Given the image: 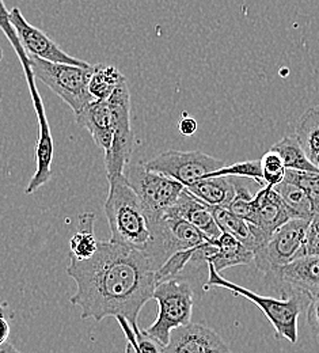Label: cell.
Masks as SVG:
<instances>
[{
	"mask_svg": "<svg viewBox=\"0 0 319 353\" xmlns=\"http://www.w3.org/2000/svg\"><path fill=\"white\" fill-rule=\"evenodd\" d=\"M156 269L140 252L112 241H98L92 259H70L67 273L76 284L71 303L82 310V319L101 322L107 316H123L132 327L138 326V314L156 287Z\"/></svg>",
	"mask_w": 319,
	"mask_h": 353,
	"instance_id": "6da1fadb",
	"label": "cell"
},
{
	"mask_svg": "<svg viewBox=\"0 0 319 353\" xmlns=\"http://www.w3.org/2000/svg\"><path fill=\"white\" fill-rule=\"evenodd\" d=\"M107 182L109 193L103 211L112 232L110 241L140 252L152 260L156 221L148 216L124 174L110 176Z\"/></svg>",
	"mask_w": 319,
	"mask_h": 353,
	"instance_id": "7a4b0ae2",
	"label": "cell"
},
{
	"mask_svg": "<svg viewBox=\"0 0 319 353\" xmlns=\"http://www.w3.org/2000/svg\"><path fill=\"white\" fill-rule=\"evenodd\" d=\"M208 268H209V276L207 283L204 284V291H208L209 288L216 287V288L228 290L234 295L247 299L265 314V316L274 326L277 337L285 339L291 344L298 343V339H299L298 319L302 310L306 309L309 303V299L303 294L296 291H289V292L281 294L282 295L281 299L263 296L250 291L249 288L231 283L219 272H216V269L212 265L208 264Z\"/></svg>",
	"mask_w": 319,
	"mask_h": 353,
	"instance_id": "3957f363",
	"label": "cell"
},
{
	"mask_svg": "<svg viewBox=\"0 0 319 353\" xmlns=\"http://www.w3.org/2000/svg\"><path fill=\"white\" fill-rule=\"evenodd\" d=\"M0 29L12 45L21 65L23 68V74L26 78V83L30 91V97L33 101V108L37 113L39 119V140H37V148H36V172L32 176L28 188H26V194H33L37 192L40 188L46 185L52 179V161H53V139H52V132L50 127L46 119L45 108L40 95V91L36 86V78L33 75L30 61H29V54L25 52L22 45L19 43L15 30L12 29L10 21H8V10L6 8V4L3 0H0Z\"/></svg>",
	"mask_w": 319,
	"mask_h": 353,
	"instance_id": "277c9868",
	"label": "cell"
},
{
	"mask_svg": "<svg viewBox=\"0 0 319 353\" xmlns=\"http://www.w3.org/2000/svg\"><path fill=\"white\" fill-rule=\"evenodd\" d=\"M152 299L159 307L158 316L144 332L166 347L173 330L192 322L193 290L187 281L172 279L156 284Z\"/></svg>",
	"mask_w": 319,
	"mask_h": 353,
	"instance_id": "5b68a950",
	"label": "cell"
},
{
	"mask_svg": "<svg viewBox=\"0 0 319 353\" xmlns=\"http://www.w3.org/2000/svg\"><path fill=\"white\" fill-rule=\"evenodd\" d=\"M34 78L59 95L76 114H79L90 102L95 101L89 91L92 65L85 68L71 64L52 63L36 56H29Z\"/></svg>",
	"mask_w": 319,
	"mask_h": 353,
	"instance_id": "8992f818",
	"label": "cell"
},
{
	"mask_svg": "<svg viewBox=\"0 0 319 353\" xmlns=\"http://www.w3.org/2000/svg\"><path fill=\"white\" fill-rule=\"evenodd\" d=\"M106 101L113 128L112 145L105 152L106 176L110 178L125 173L135 148V133L131 125V92L127 79L116 88Z\"/></svg>",
	"mask_w": 319,
	"mask_h": 353,
	"instance_id": "52a82bcc",
	"label": "cell"
},
{
	"mask_svg": "<svg viewBox=\"0 0 319 353\" xmlns=\"http://www.w3.org/2000/svg\"><path fill=\"white\" fill-rule=\"evenodd\" d=\"M124 176L154 221H159L177 203L185 190L183 183L148 170L143 162L130 166Z\"/></svg>",
	"mask_w": 319,
	"mask_h": 353,
	"instance_id": "ba28073f",
	"label": "cell"
},
{
	"mask_svg": "<svg viewBox=\"0 0 319 353\" xmlns=\"http://www.w3.org/2000/svg\"><path fill=\"white\" fill-rule=\"evenodd\" d=\"M311 221L291 219L276 230L269 241L254 253L253 263L258 270L269 274L276 269L307 256V231Z\"/></svg>",
	"mask_w": 319,
	"mask_h": 353,
	"instance_id": "9c48e42d",
	"label": "cell"
},
{
	"mask_svg": "<svg viewBox=\"0 0 319 353\" xmlns=\"http://www.w3.org/2000/svg\"><path fill=\"white\" fill-rule=\"evenodd\" d=\"M143 165L155 173L173 178L189 188L205 176L225 166L222 159L209 157L201 151L169 150L155 158L143 162Z\"/></svg>",
	"mask_w": 319,
	"mask_h": 353,
	"instance_id": "30bf717a",
	"label": "cell"
},
{
	"mask_svg": "<svg viewBox=\"0 0 319 353\" xmlns=\"http://www.w3.org/2000/svg\"><path fill=\"white\" fill-rule=\"evenodd\" d=\"M8 21L15 30V34L29 56H36L52 63H61V64H71L78 67H90L92 64L75 59L67 52H64L59 45L56 44L50 37H48L43 30L30 25L21 10L14 7L8 11Z\"/></svg>",
	"mask_w": 319,
	"mask_h": 353,
	"instance_id": "8fae6325",
	"label": "cell"
},
{
	"mask_svg": "<svg viewBox=\"0 0 319 353\" xmlns=\"http://www.w3.org/2000/svg\"><path fill=\"white\" fill-rule=\"evenodd\" d=\"M163 353H231L223 339L203 323L185 325L172 332Z\"/></svg>",
	"mask_w": 319,
	"mask_h": 353,
	"instance_id": "7c38bea8",
	"label": "cell"
},
{
	"mask_svg": "<svg viewBox=\"0 0 319 353\" xmlns=\"http://www.w3.org/2000/svg\"><path fill=\"white\" fill-rule=\"evenodd\" d=\"M281 287L280 292L296 291L307 299L319 295V257L305 256L268 274Z\"/></svg>",
	"mask_w": 319,
	"mask_h": 353,
	"instance_id": "4fadbf2b",
	"label": "cell"
},
{
	"mask_svg": "<svg viewBox=\"0 0 319 353\" xmlns=\"http://www.w3.org/2000/svg\"><path fill=\"white\" fill-rule=\"evenodd\" d=\"M291 215L282 200L271 186L261 188L253 197V208L249 223L257 225L269 236L276 230L291 221Z\"/></svg>",
	"mask_w": 319,
	"mask_h": 353,
	"instance_id": "5bb4252c",
	"label": "cell"
},
{
	"mask_svg": "<svg viewBox=\"0 0 319 353\" xmlns=\"http://www.w3.org/2000/svg\"><path fill=\"white\" fill-rule=\"evenodd\" d=\"M209 211L216 221L218 227L220 228V231L238 239L253 254L258 249H261L271 238L261 228H258L257 225L249 221L238 218L236 215L229 212L227 208L209 207Z\"/></svg>",
	"mask_w": 319,
	"mask_h": 353,
	"instance_id": "9a60e30c",
	"label": "cell"
},
{
	"mask_svg": "<svg viewBox=\"0 0 319 353\" xmlns=\"http://www.w3.org/2000/svg\"><path fill=\"white\" fill-rule=\"evenodd\" d=\"M176 216H180L192 225H194L200 232H203L208 239H216L220 236L222 231L214 219L209 207L196 199L185 188L177 203L166 212Z\"/></svg>",
	"mask_w": 319,
	"mask_h": 353,
	"instance_id": "2e32d148",
	"label": "cell"
},
{
	"mask_svg": "<svg viewBox=\"0 0 319 353\" xmlns=\"http://www.w3.org/2000/svg\"><path fill=\"white\" fill-rule=\"evenodd\" d=\"M79 127L88 130L92 140L105 152L109 151L113 139L112 117L107 101H92L75 116Z\"/></svg>",
	"mask_w": 319,
	"mask_h": 353,
	"instance_id": "e0dca14e",
	"label": "cell"
},
{
	"mask_svg": "<svg viewBox=\"0 0 319 353\" xmlns=\"http://www.w3.org/2000/svg\"><path fill=\"white\" fill-rule=\"evenodd\" d=\"M211 241L215 245V253L209 259L208 264L212 265L216 272L222 273L225 269L232 266L253 264L254 254L234 236L222 232L219 238Z\"/></svg>",
	"mask_w": 319,
	"mask_h": 353,
	"instance_id": "ac0fdd59",
	"label": "cell"
},
{
	"mask_svg": "<svg viewBox=\"0 0 319 353\" xmlns=\"http://www.w3.org/2000/svg\"><path fill=\"white\" fill-rule=\"evenodd\" d=\"M186 189L208 207L227 208L235 196V185L229 176L205 178Z\"/></svg>",
	"mask_w": 319,
	"mask_h": 353,
	"instance_id": "d6986e66",
	"label": "cell"
},
{
	"mask_svg": "<svg viewBox=\"0 0 319 353\" xmlns=\"http://www.w3.org/2000/svg\"><path fill=\"white\" fill-rule=\"evenodd\" d=\"M274 190L282 200L292 219L313 221L314 219L313 204L309 196L306 194V192L300 186L284 179L281 183L274 186Z\"/></svg>",
	"mask_w": 319,
	"mask_h": 353,
	"instance_id": "ffe728a7",
	"label": "cell"
},
{
	"mask_svg": "<svg viewBox=\"0 0 319 353\" xmlns=\"http://www.w3.org/2000/svg\"><path fill=\"white\" fill-rule=\"evenodd\" d=\"M95 214L83 212L78 218V230L70 239V259L86 261L92 259L98 249V239L94 235Z\"/></svg>",
	"mask_w": 319,
	"mask_h": 353,
	"instance_id": "44dd1931",
	"label": "cell"
},
{
	"mask_svg": "<svg viewBox=\"0 0 319 353\" xmlns=\"http://www.w3.org/2000/svg\"><path fill=\"white\" fill-rule=\"evenodd\" d=\"M281 158L284 168L287 170L294 172H311L317 173L318 169L310 162L305 150L295 136L285 134L281 140H278L271 148Z\"/></svg>",
	"mask_w": 319,
	"mask_h": 353,
	"instance_id": "7402d4cb",
	"label": "cell"
},
{
	"mask_svg": "<svg viewBox=\"0 0 319 353\" xmlns=\"http://www.w3.org/2000/svg\"><path fill=\"white\" fill-rule=\"evenodd\" d=\"M295 137L310 162L319 154V105L305 112L295 127Z\"/></svg>",
	"mask_w": 319,
	"mask_h": 353,
	"instance_id": "603a6c76",
	"label": "cell"
},
{
	"mask_svg": "<svg viewBox=\"0 0 319 353\" xmlns=\"http://www.w3.org/2000/svg\"><path fill=\"white\" fill-rule=\"evenodd\" d=\"M125 77L113 65L94 64L89 91L95 101H106Z\"/></svg>",
	"mask_w": 319,
	"mask_h": 353,
	"instance_id": "cb8c5ba5",
	"label": "cell"
},
{
	"mask_svg": "<svg viewBox=\"0 0 319 353\" xmlns=\"http://www.w3.org/2000/svg\"><path fill=\"white\" fill-rule=\"evenodd\" d=\"M214 176H235V178H247L250 181L257 182L260 186L265 188L263 172L260 161H243L236 162L231 166H223L222 169L208 174L205 178H214ZM204 178V179H205Z\"/></svg>",
	"mask_w": 319,
	"mask_h": 353,
	"instance_id": "d4e9b609",
	"label": "cell"
},
{
	"mask_svg": "<svg viewBox=\"0 0 319 353\" xmlns=\"http://www.w3.org/2000/svg\"><path fill=\"white\" fill-rule=\"evenodd\" d=\"M284 179L296 183L306 192L314 208L313 221H319V172L311 173V172L287 170Z\"/></svg>",
	"mask_w": 319,
	"mask_h": 353,
	"instance_id": "484cf974",
	"label": "cell"
},
{
	"mask_svg": "<svg viewBox=\"0 0 319 353\" xmlns=\"http://www.w3.org/2000/svg\"><path fill=\"white\" fill-rule=\"evenodd\" d=\"M260 165L265 186L274 188L284 181L287 169L284 168V163L278 154H276L272 150L263 155V158L260 159Z\"/></svg>",
	"mask_w": 319,
	"mask_h": 353,
	"instance_id": "4316f807",
	"label": "cell"
},
{
	"mask_svg": "<svg viewBox=\"0 0 319 353\" xmlns=\"http://www.w3.org/2000/svg\"><path fill=\"white\" fill-rule=\"evenodd\" d=\"M235 185V196L232 201L229 203L227 207L228 211L236 215L238 218L243 221H249L251 215V208H253V197L254 194L250 193L249 188L242 183L239 179H232Z\"/></svg>",
	"mask_w": 319,
	"mask_h": 353,
	"instance_id": "83f0119b",
	"label": "cell"
},
{
	"mask_svg": "<svg viewBox=\"0 0 319 353\" xmlns=\"http://www.w3.org/2000/svg\"><path fill=\"white\" fill-rule=\"evenodd\" d=\"M193 250L194 249L178 252V253L173 254L161 268H158V270L155 272L156 284L162 283V281H166V280L176 279L185 269V266L190 263L192 256H193Z\"/></svg>",
	"mask_w": 319,
	"mask_h": 353,
	"instance_id": "f1b7e54d",
	"label": "cell"
},
{
	"mask_svg": "<svg viewBox=\"0 0 319 353\" xmlns=\"http://www.w3.org/2000/svg\"><path fill=\"white\" fill-rule=\"evenodd\" d=\"M306 253L307 256L319 257V221H313L309 225Z\"/></svg>",
	"mask_w": 319,
	"mask_h": 353,
	"instance_id": "f546056e",
	"label": "cell"
},
{
	"mask_svg": "<svg viewBox=\"0 0 319 353\" xmlns=\"http://www.w3.org/2000/svg\"><path fill=\"white\" fill-rule=\"evenodd\" d=\"M307 322L313 332L319 336V295L310 298L307 303Z\"/></svg>",
	"mask_w": 319,
	"mask_h": 353,
	"instance_id": "4dcf8cb0",
	"label": "cell"
},
{
	"mask_svg": "<svg viewBox=\"0 0 319 353\" xmlns=\"http://www.w3.org/2000/svg\"><path fill=\"white\" fill-rule=\"evenodd\" d=\"M197 128H198L197 121L193 117L187 116V113H183V119L178 124V131L181 132V134L186 137H190L197 132Z\"/></svg>",
	"mask_w": 319,
	"mask_h": 353,
	"instance_id": "1f68e13d",
	"label": "cell"
},
{
	"mask_svg": "<svg viewBox=\"0 0 319 353\" xmlns=\"http://www.w3.org/2000/svg\"><path fill=\"white\" fill-rule=\"evenodd\" d=\"M10 336V325L4 316L0 315V345L8 340Z\"/></svg>",
	"mask_w": 319,
	"mask_h": 353,
	"instance_id": "d6a6232c",
	"label": "cell"
},
{
	"mask_svg": "<svg viewBox=\"0 0 319 353\" xmlns=\"http://www.w3.org/2000/svg\"><path fill=\"white\" fill-rule=\"evenodd\" d=\"M0 353H22L21 351H18L11 343L6 341L4 344L0 345Z\"/></svg>",
	"mask_w": 319,
	"mask_h": 353,
	"instance_id": "836d02e7",
	"label": "cell"
},
{
	"mask_svg": "<svg viewBox=\"0 0 319 353\" xmlns=\"http://www.w3.org/2000/svg\"><path fill=\"white\" fill-rule=\"evenodd\" d=\"M311 163H313V165H314V166H316V168L319 170V154L316 157V158H314V159H313V161H311Z\"/></svg>",
	"mask_w": 319,
	"mask_h": 353,
	"instance_id": "e575fe53",
	"label": "cell"
},
{
	"mask_svg": "<svg viewBox=\"0 0 319 353\" xmlns=\"http://www.w3.org/2000/svg\"><path fill=\"white\" fill-rule=\"evenodd\" d=\"M0 315H1V316H4V309H3V306H1V305H0Z\"/></svg>",
	"mask_w": 319,
	"mask_h": 353,
	"instance_id": "d590c367",
	"label": "cell"
},
{
	"mask_svg": "<svg viewBox=\"0 0 319 353\" xmlns=\"http://www.w3.org/2000/svg\"><path fill=\"white\" fill-rule=\"evenodd\" d=\"M1 60H3V50H1V48H0V63H1Z\"/></svg>",
	"mask_w": 319,
	"mask_h": 353,
	"instance_id": "8d00e7d4",
	"label": "cell"
}]
</instances>
